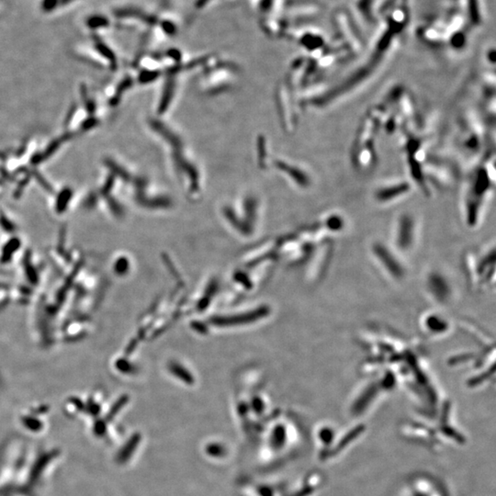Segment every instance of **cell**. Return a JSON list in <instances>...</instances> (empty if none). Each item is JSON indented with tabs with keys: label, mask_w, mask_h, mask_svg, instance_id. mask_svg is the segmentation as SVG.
<instances>
[{
	"label": "cell",
	"mask_w": 496,
	"mask_h": 496,
	"mask_svg": "<svg viewBox=\"0 0 496 496\" xmlns=\"http://www.w3.org/2000/svg\"><path fill=\"white\" fill-rule=\"evenodd\" d=\"M494 171V158L492 155L484 160L482 166L474 169L468 179L464 192V207L468 222L471 225H475L477 222L482 204L493 188Z\"/></svg>",
	"instance_id": "2"
},
{
	"label": "cell",
	"mask_w": 496,
	"mask_h": 496,
	"mask_svg": "<svg viewBox=\"0 0 496 496\" xmlns=\"http://www.w3.org/2000/svg\"><path fill=\"white\" fill-rule=\"evenodd\" d=\"M411 189V185L407 181H400L385 185L376 190V201L379 203H390L408 194Z\"/></svg>",
	"instance_id": "3"
},
{
	"label": "cell",
	"mask_w": 496,
	"mask_h": 496,
	"mask_svg": "<svg viewBox=\"0 0 496 496\" xmlns=\"http://www.w3.org/2000/svg\"><path fill=\"white\" fill-rule=\"evenodd\" d=\"M386 105L373 107L367 113L357 131L352 149V161L356 169L368 170L376 163V135L386 114Z\"/></svg>",
	"instance_id": "1"
},
{
	"label": "cell",
	"mask_w": 496,
	"mask_h": 496,
	"mask_svg": "<svg viewBox=\"0 0 496 496\" xmlns=\"http://www.w3.org/2000/svg\"><path fill=\"white\" fill-rule=\"evenodd\" d=\"M384 0H356V9L368 23L379 22V10Z\"/></svg>",
	"instance_id": "4"
},
{
	"label": "cell",
	"mask_w": 496,
	"mask_h": 496,
	"mask_svg": "<svg viewBox=\"0 0 496 496\" xmlns=\"http://www.w3.org/2000/svg\"><path fill=\"white\" fill-rule=\"evenodd\" d=\"M414 221L409 215H404L399 221L398 226V241L403 246L408 245L412 242L414 235Z\"/></svg>",
	"instance_id": "5"
}]
</instances>
